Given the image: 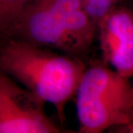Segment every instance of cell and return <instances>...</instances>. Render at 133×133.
I'll use <instances>...</instances> for the list:
<instances>
[{"label": "cell", "instance_id": "6", "mask_svg": "<svg viewBox=\"0 0 133 133\" xmlns=\"http://www.w3.org/2000/svg\"><path fill=\"white\" fill-rule=\"evenodd\" d=\"M76 43L80 52L90 48L97 25L87 14L80 0H44Z\"/></svg>", "mask_w": 133, "mask_h": 133}, {"label": "cell", "instance_id": "2", "mask_svg": "<svg viewBox=\"0 0 133 133\" xmlns=\"http://www.w3.org/2000/svg\"><path fill=\"white\" fill-rule=\"evenodd\" d=\"M107 64L86 68L76 90L80 132L101 133L129 124L133 105L132 82Z\"/></svg>", "mask_w": 133, "mask_h": 133}, {"label": "cell", "instance_id": "3", "mask_svg": "<svg viewBox=\"0 0 133 133\" xmlns=\"http://www.w3.org/2000/svg\"><path fill=\"white\" fill-rule=\"evenodd\" d=\"M44 102L0 69V133H58Z\"/></svg>", "mask_w": 133, "mask_h": 133}, {"label": "cell", "instance_id": "1", "mask_svg": "<svg viewBox=\"0 0 133 133\" xmlns=\"http://www.w3.org/2000/svg\"><path fill=\"white\" fill-rule=\"evenodd\" d=\"M0 69L51 104L63 122L66 104L76 95L86 66L70 56L10 37L0 42Z\"/></svg>", "mask_w": 133, "mask_h": 133}, {"label": "cell", "instance_id": "5", "mask_svg": "<svg viewBox=\"0 0 133 133\" xmlns=\"http://www.w3.org/2000/svg\"><path fill=\"white\" fill-rule=\"evenodd\" d=\"M10 37L43 48L59 50L72 56L81 53L44 0H33L29 5L12 30Z\"/></svg>", "mask_w": 133, "mask_h": 133}, {"label": "cell", "instance_id": "9", "mask_svg": "<svg viewBox=\"0 0 133 133\" xmlns=\"http://www.w3.org/2000/svg\"><path fill=\"white\" fill-rule=\"evenodd\" d=\"M132 84L133 87V80L132 81ZM128 127L133 130V105L132 107V109H131V112H130V115H129V124Z\"/></svg>", "mask_w": 133, "mask_h": 133}, {"label": "cell", "instance_id": "7", "mask_svg": "<svg viewBox=\"0 0 133 133\" xmlns=\"http://www.w3.org/2000/svg\"><path fill=\"white\" fill-rule=\"evenodd\" d=\"M33 0H0V42L8 38L24 10Z\"/></svg>", "mask_w": 133, "mask_h": 133}, {"label": "cell", "instance_id": "8", "mask_svg": "<svg viewBox=\"0 0 133 133\" xmlns=\"http://www.w3.org/2000/svg\"><path fill=\"white\" fill-rule=\"evenodd\" d=\"M125 0H80L81 5L96 25L101 19Z\"/></svg>", "mask_w": 133, "mask_h": 133}, {"label": "cell", "instance_id": "4", "mask_svg": "<svg viewBox=\"0 0 133 133\" xmlns=\"http://www.w3.org/2000/svg\"><path fill=\"white\" fill-rule=\"evenodd\" d=\"M97 29L104 62L120 75L132 78V10L120 5L100 20Z\"/></svg>", "mask_w": 133, "mask_h": 133}]
</instances>
